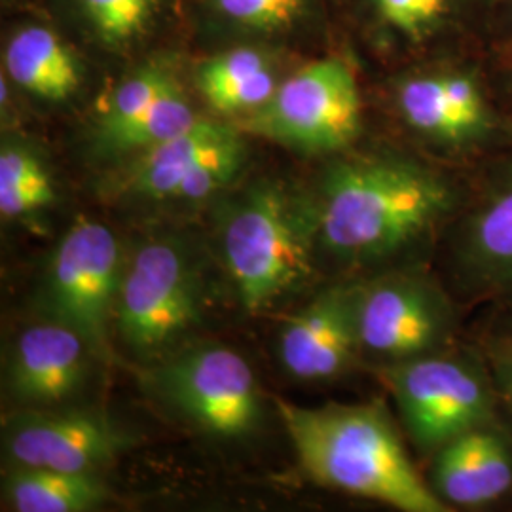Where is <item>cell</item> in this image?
<instances>
[{"mask_svg": "<svg viewBox=\"0 0 512 512\" xmlns=\"http://www.w3.org/2000/svg\"><path fill=\"white\" fill-rule=\"evenodd\" d=\"M10 465L97 473L129 444L109 418L90 410L29 408L4 421Z\"/></svg>", "mask_w": 512, "mask_h": 512, "instance_id": "ac0fdd59", "label": "cell"}, {"mask_svg": "<svg viewBox=\"0 0 512 512\" xmlns=\"http://www.w3.org/2000/svg\"><path fill=\"white\" fill-rule=\"evenodd\" d=\"M93 351L76 330L48 319L19 332L8 361V389L29 408H52L84 385Z\"/></svg>", "mask_w": 512, "mask_h": 512, "instance_id": "44dd1931", "label": "cell"}, {"mask_svg": "<svg viewBox=\"0 0 512 512\" xmlns=\"http://www.w3.org/2000/svg\"><path fill=\"white\" fill-rule=\"evenodd\" d=\"M183 40L202 54L234 44L302 57L346 48L334 0H183Z\"/></svg>", "mask_w": 512, "mask_h": 512, "instance_id": "7c38bea8", "label": "cell"}, {"mask_svg": "<svg viewBox=\"0 0 512 512\" xmlns=\"http://www.w3.org/2000/svg\"><path fill=\"white\" fill-rule=\"evenodd\" d=\"M368 82L393 139L442 164L471 169L512 145L488 52L431 57Z\"/></svg>", "mask_w": 512, "mask_h": 512, "instance_id": "7a4b0ae2", "label": "cell"}, {"mask_svg": "<svg viewBox=\"0 0 512 512\" xmlns=\"http://www.w3.org/2000/svg\"><path fill=\"white\" fill-rule=\"evenodd\" d=\"M366 76L431 57L490 52L497 0H334Z\"/></svg>", "mask_w": 512, "mask_h": 512, "instance_id": "8992f818", "label": "cell"}, {"mask_svg": "<svg viewBox=\"0 0 512 512\" xmlns=\"http://www.w3.org/2000/svg\"><path fill=\"white\" fill-rule=\"evenodd\" d=\"M37 8L118 74L183 40V0H38Z\"/></svg>", "mask_w": 512, "mask_h": 512, "instance_id": "9a60e30c", "label": "cell"}, {"mask_svg": "<svg viewBox=\"0 0 512 512\" xmlns=\"http://www.w3.org/2000/svg\"><path fill=\"white\" fill-rule=\"evenodd\" d=\"M495 90L512 120V40L492 46L488 52Z\"/></svg>", "mask_w": 512, "mask_h": 512, "instance_id": "484cf974", "label": "cell"}, {"mask_svg": "<svg viewBox=\"0 0 512 512\" xmlns=\"http://www.w3.org/2000/svg\"><path fill=\"white\" fill-rule=\"evenodd\" d=\"M427 465L431 490L452 512L486 511L512 499V433L505 425L446 442Z\"/></svg>", "mask_w": 512, "mask_h": 512, "instance_id": "ffe728a7", "label": "cell"}, {"mask_svg": "<svg viewBox=\"0 0 512 512\" xmlns=\"http://www.w3.org/2000/svg\"><path fill=\"white\" fill-rule=\"evenodd\" d=\"M275 408L315 484L401 512H452L414 465L382 401L308 408L275 399Z\"/></svg>", "mask_w": 512, "mask_h": 512, "instance_id": "3957f363", "label": "cell"}, {"mask_svg": "<svg viewBox=\"0 0 512 512\" xmlns=\"http://www.w3.org/2000/svg\"><path fill=\"white\" fill-rule=\"evenodd\" d=\"M57 202L54 171L44 150L23 133L4 129L0 143V215L27 219Z\"/></svg>", "mask_w": 512, "mask_h": 512, "instance_id": "cb8c5ba5", "label": "cell"}, {"mask_svg": "<svg viewBox=\"0 0 512 512\" xmlns=\"http://www.w3.org/2000/svg\"><path fill=\"white\" fill-rule=\"evenodd\" d=\"M200 302V277L186 251L173 239H154L124 266L114 325L129 349L156 357L198 323Z\"/></svg>", "mask_w": 512, "mask_h": 512, "instance_id": "4fadbf2b", "label": "cell"}, {"mask_svg": "<svg viewBox=\"0 0 512 512\" xmlns=\"http://www.w3.org/2000/svg\"><path fill=\"white\" fill-rule=\"evenodd\" d=\"M0 67L14 92L54 109L74 103L99 65L42 10L21 8L2 27Z\"/></svg>", "mask_w": 512, "mask_h": 512, "instance_id": "e0dca14e", "label": "cell"}, {"mask_svg": "<svg viewBox=\"0 0 512 512\" xmlns=\"http://www.w3.org/2000/svg\"><path fill=\"white\" fill-rule=\"evenodd\" d=\"M181 48H169L118 74L93 110L90 143L103 160L131 158L190 128L194 109L184 80Z\"/></svg>", "mask_w": 512, "mask_h": 512, "instance_id": "30bf717a", "label": "cell"}, {"mask_svg": "<svg viewBox=\"0 0 512 512\" xmlns=\"http://www.w3.org/2000/svg\"><path fill=\"white\" fill-rule=\"evenodd\" d=\"M109 497L95 473L10 465L4 475V499L18 512H86L99 509Z\"/></svg>", "mask_w": 512, "mask_h": 512, "instance_id": "603a6c76", "label": "cell"}, {"mask_svg": "<svg viewBox=\"0 0 512 512\" xmlns=\"http://www.w3.org/2000/svg\"><path fill=\"white\" fill-rule=\"evenodd\" d=\"M355 298L357 277H342L315 294L285 323L279 355L294 378L334 380L363 361Z\"/></svg>", "mask_w": 512, "mask_h": 512, "instance_id": "d6986e66", "label": "cell"}, {"mask_svg": "<svg viewBox=\"0 0 512 512\" xmlns=\"http://www.w3.org/2000/svg\"><path fill=\"white\" fill-rule=\"evenodd\" d=\"M357 332L368 368L433 355L467 338L469 311L435 262L357 277Z\"/></svg>", "mask_w": 512, "mask_h": 512, "instance_id": "ba28073f", "label": "cell"}, {"mask_svg": "<svg viewBox=\"0 0 512 512\" xmlns=\"http://www.w3.org/2000/svg\"><path fill=\"white\" fill-rule=\"evenodd\" d=\"M249 135L219 116H200L183 133L124 162L122 190L147 202L207 200L241 175Z\"/></svg>", "mask_w": 512, "mask_h": 512, "instance_id": "5bb4252c", "label": "cell"}, {"mask_svg": "<svg viewBox=\"0 0 512 512\" xmlns=\"http://www.w3.org/2000/svg\"><path fill=\"white\" fill-rule=\"evenodd\" d=\"M509 40H512V0H497L494 29H492V46L509 42Z\"/></svg>", "mask_w": 512, "mask_h": 512, "instance_id": "4316f807", "label": "cell"}, {"mask_svg": "<svg viewBox=\"0 0 512 512\" xmlns=\"http://www.w3.org/2000/svg\"><path fill=\"white\" fill-rule=\"evenodd\" d=\"M435 260L465 310H512V145L469 169Z\"/></svg>", "mask_w": 512, "mask_h": 512, "instance_id": "9c48e42d", "label": "cell"}, {"mask_svg": "<svg viewBox=\"0 0 512 512\" xmlns=\"http://www.w3.org/2000/svg\"><path fill=\"white\" fill-rule=\"evenodd\" d=\"M370 372L393 399L406 439L425 461L469 431L507 427L490 368L471 334L439 353L370 366Z\"/></svg>", "mask_w": 512, "mask_h": 512, "instance_id": "52a82bcc", "label": "cell"}, {"mask_svg": "<svg viewBox=\"0 0 512 512\" xmlns=\"http://www.w3.org/2000/svg\"><path fill=\"white\" fill-rule=\"evenodd\" d=\"M321 255L348 277L435 262L469 192V169L393 137H366L321 160L310 188Z\"/></svg>", "mask_w": 512, "mask_h": 512, "instance_id": "6da1fadb", "label": "cell"}, {"mask_svg": "<svg viewBox=\"0 0 512 512\" xmlns=\"http://www.w3.org/2000/svg\"><path fill=\"white\" fill-rule=\"evenodd\" d=\"M368 76L348 48L302 59L274 95L234 124L302 156L327 160L370 137Z\"/></svg>", "mask_w": 512, "mask_h": 512, "instance_id": "5b68a950", "label": "cell"}, {"mask_svg": "<svg viewBox=\"0 0 512 512\" xmlns=\"http://www.w3.org/2000/svg\"><path fill=\"white\" fill-rule=\"evenodd\" d=\"M156 384L169 403L209 435L238 439L260 421L253 368L234 349H190L156 372Z\"/></svg>", "mask_w": 512, "mask_h": 512, "instance_id": "2e32d148", "label": "cell"}, {"mask_svg": "<svg viewBox=\"0 0 512 512\" xmlns=\"http://www.w3.org/2000/svg\"><path fill=\"white\" fill-rule=\"evenodd\" d=\"M482 311L469 334L484 353L503 420L512 433V310Z\"/></svg>", "mask_w": 512, "mask_h": 512, "instance_id": "d4e9b609", "label": "cell"}, {"mask_svg": "<svg viewBox=\"0 0 512 512\" xmlns=\"http://www.w3.org/2000/svg\"><path fill=\"white\" fill-rule=\"evenodd\" d=\"M302 59L262 44L224 46L196 59L192 86L213 116L236 122L260 109Z\"/></svg>", "mask_w": 512, "mask_h": 512, "instance_id": "7402d4cb", "label": "cell"}, {"mask_svg": "<svg viewBox=\"0 0 512 512\" xmlns=\"http://www.w3.org/2000/svg\"><path fill=\"white\" fill-rule=\"evenodd\" d=\"M122 275V251L114 232L97 220L80 217L50 256L40 306L48 319L76 330L93 355L105 359Z\"/></svg>", "mask_w": 512, "mask_h": 512, "instance_id": "8fae6325", "label": "cell"}, {"mask_svg": "<svg viewBox=\"0 0 512 512\" xmlns=\"http://www.w3.org/2000/svg\"><path fill=\"white\" fill-rule=\"evenodd\" d=\"M222 256L243 308L268 310L317 277L321 255L310 188L262 179L228 205Z\"/></svg>", "mask_w": 512, "mask_h": 512, "instance_id": "277c9868", "label": "cell"}]
</instances>
